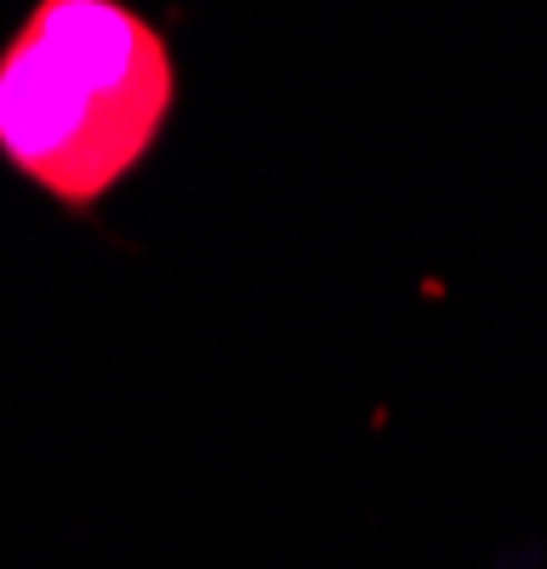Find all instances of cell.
Wrapping results in <instances>:
<instances>
[{
    "label": "cell",
    "instance_id": "cell-1",
    "mask_svg": "<svg viewBox=\"0 0 547 569\" xmlns=\"http://www.w3.org/2000/svg\"><path fill=\"white\" fill-rule=\"evenodd\" d=\"M177 109V40L131 0H34L0 40V166L74 222L143 177Z\"/></svg>",
    "mask_w": 547,
    "mask_h": 569
}]
</instances>
